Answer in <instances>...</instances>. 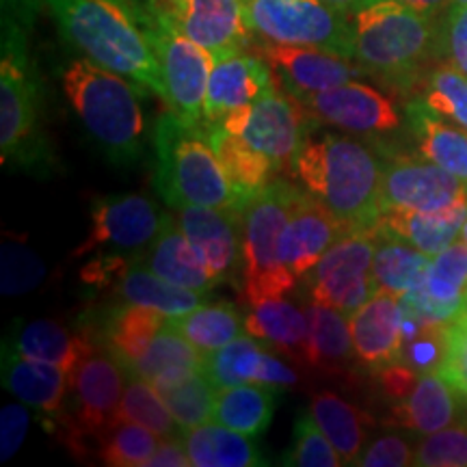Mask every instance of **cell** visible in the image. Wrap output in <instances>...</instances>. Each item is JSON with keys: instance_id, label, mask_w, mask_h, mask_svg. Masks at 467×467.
Wrapping results in <instances>:
<instances>
[{"instance_id": "obj_1", "label": "cell", "mask_w": 467, "mask_h": 467, "mask_svg": "<svg viewBox=\"0 0 467 467\" xmlns=\"http://www.w3.org/2000/svg\"><path fill=\"white\" fill-rule=\"evenodd\" d=\"M383 165L368 143L312 124L292 173L340 221L344 232H377L383 214Z\"/></svg>"}, {"instance_id": "obj_2", "label": "cell", "mask_w": 467, "mask_h": 467, "mask_svg": "<svg viewBox=\"0 0 467 467\" xmlns=\"http://www.w3.org/2000/svg\"><path fill=\"white\" fill-rule=\"evenodd\" d=\"M63 89L89 141L109 162L132 167L145 154L148 119L141 89L130 78L98 66L91 58H72L61 72Z\"/></svg>"}, {"instance_id": "obj_3", "label": "cell", "mask_w": 467, "mask_h": 467, "mask_svg": "<svg viewBox=\"0 0 467 467\" xmlns=\"http://www.w3.org/2000/svg\"><path fill=\"white\" fill-rule=\"evenodd\" d=\"M154 189L161 200L180 206H210L243 214V202L227 178L210 141L208 121H186L173 110L162 113L151 128Z\"/></svg>"}, {"instance_id": "obj_4", "label": "cell", "mask_w": 467, "mask_h": 467, "mask_svg": "<svg viewBox=\"0 0 467 467\" xmlns=\"http://www.w3.org/2000/svg\"><path fill=\"white\" fill-rule=\"evenodd\" d=\"M69 46L165 100L159 58L124 0H48Z\"/></svg>"}, {"instance_id": "obj_5", "label": "cell", "mask_w": 467, "mask_h": 467, "mask_svg": "<svg viewBox=\"0 0 467 467\" xmlns=\"http://www.w3.org/2000/svg\"><path fill=\"white\" fill-rule=\"evenodd\" d=\"M348 20L353 61L383 85L411 87L426 58L437 57L440 26L433 16L394 0H364Z\"/></svg>"}, {"instance_id": "obj_6", "label": "cell", "mask_w": 467, "mask_h": 467, "mask_svg": "<svg viewBox=\"0 0 467 467\" xmlns=\"http://www.w3.org/2000/svg\"><path fill=\"white\" fill-rule=\"evenodd\" d=\"M0 161L39 175L52 167V150L42 126V91L28 58L26 28L7 14L0 61Z\"/></svg>"}, {"instance_id": "obj_7", "label": "cell", "mask_w": 467, "mask_h": 467, "mask_svg": "<svg viewBox=\"0 0 467 467\" xmlns=\"http://www.w3.org/2000/svg\"><path fill=\"white\" fill-rule=\"evenodd\" d=\"M296 191V186L275 178L243 210V306L251 307L295 290L296 277L284 266L279 238Z\"/></svg>"}, {"instance_id": "obj_8", "label": "cell", "mask_w": 467, "mask_h": 467, "mask_svg": "<svg viewBox=\"0 0 467 467\" xmlns=\"http://www.w3.org/2000/svg\"><path fill=\"white\" fill-rule=\"evenodd\" d=\"M126 388V368L110 350L96 347L69 379V396L58 429L76 457H85L115 422Z\"/></svg>"}, {"instance_id": "obj_9", "label": "cell", "mask_w": 467, "mask_h": 467, "mask_svg": "<svg viewBox=\"0 0 467 467\" xmlns=\"http://www.w3.org/2000/svg\"><path fill=\"white\" fill-rule=\"evenodd\" d=\"M91 227L72 251L74 258H102L119 266L141 262L171 214L139 192L107 195L91 202Z\"/></svg>"}, {"instance_id": "obj_10", "label": "cell", "mask_w": 467, "mask_h": 467, "mask_svg": "<svg viewBox=\"0 0 467 467\" xmlns=\"http://www.w3.org/2000/svg\"><path fill=\"white\" fill-rule=\"evenodd\" d=\"M143 33L159 58L167 109L186 121H203L213 57L180 31L162 3L143 22Z\"/></svg>"}, {"instance_id": "obj_11", "label": "cell", "mask_w": 467, "mask_h": 467, "mask_svg": "<svg viewBox=\"0 0 467 467\" xmlns=\"http://www.w3.org/2000/svg\"><path fill=\"white\" fill-rule=\"evenodd\" d=\"M254 35L273 44L314 46L353 58L347 14L320 0H243Z\"/></svg>"}, {"instance_id": "obj_12", "label": "cell", "mask_w": 467, "mask_h": 467, "mask_svg": "<svg viewBox=\"0 0 467 467\" xmlns=\"http://www.w3.org/2000/svg\"><path fill=\"white\" fill-rule=\"evenodd\" d=\"M375 232L344 234L334 247L314 265L303 285L314 303L334 307L350 317L377 292L372 279Z\"/></svg>"}, {"instance_id": "obj_13", "label": "cell", "mask_w": 467, "mask_h": 467, "mask_svg": "<svg viewBox=\"0 0 467 467\" xmlns=\"http://www.w3.org/2000/svg\"><path fill=\"white\" fill-rule=\"evenodd\" d=\"M306 113L290 96H279L273 89L236 113L227 115L221 126L249 148L268 156L279 171L290 169L306 137Z\"/></svg>"}, {"instance_id": "obj_14", "label": "cell", "mask_w": 467, "mask_h": 467, "mask_svg": "<svg viewBox=\"0 0 467 467\" xmlns=\"http://www.w3.org/2000/svg\"><path fill=\"white\" fill-rule=\"evenodd\" d=\"M314 124L348 134H388L400 126V113L375 87L350 80L296 102Z\"/></svg>"}, {"instance_id": "obj_15", "label": "cell", "mask_w": 467, "mask_h": 467, "mask_svg": "<svg viewBox=\"0 0 467 467\" xmlns=\"http://www.w3.org/2000/svg\"><path fill=\"white\" fill-rule=\"evenodd\" d=\"M383 210L407 208L440 213L467 200V184L435 162L396 156L383 165Z\"/></svg>"}, {"instance_id": "obj_16", "label": "cell", "mask_w": 467, "mask_h": 467, "mask_svg": "<svg viewBox=\"0 0 467 467\" xmlns=\"http://www.w3.org/2000/svg\"><path fill=\"white\" fill-rule=\"evenodd\" d=\"M262 55L282 83L284 91L295 102H303L314 93L334 89V87L350 83L358 76H364V69L358 63H350L353 58L331 50L314 48V46L265 42Z\"/></svg>"}, {"instance_id": "obj_17", "label": "cell", "mask_w": 467, "mask_h": 467, "mask_svg": "<svg viewBox=\"0 0 467 467\" xmlns=\"http://www.w3.org/2000/svg\"><path fill=\"white\" fill-rule=\"evenodd\" d=\"M186 37L213 58L249 48L251 35L243 0H162Z\"/></svg>"}, {"instance_id": "obj_18", "label": "cell", "mask_w": 467, "mask_h": 467, "mask_svg": "<svg viewBox=\"0 0 467 467\" xmlns=\"http://www.w3.org/2000/svg\"><path fill=\"white\" fill-rule=\"evenodd\" d=\"M178 223L217 284L236 279L243 268V214L210 206H180Z\"/></svg>"}, {"instance_id": "obj_19", "label": "cell", "mask_w": 467, "mask_h": 467, "mask_svg": "<svg viewBox=\"0 0 467 467\" xmlns=\"http://www.w3.org/2000/svg\"><path fill=\"white\" fill-rule=\"evenodd\" d=\"M467 299V247L454 241L431 260L429 271L416 288L400 296L402 312L429 323H457Z\"/></svg>"}, {"instance_id": "obj_20", "label": "cell", "mask_w": 467, "mask_h": 467, "mask_svg": "<svg viewBox=\"0 0 467 467\" xmlns=\"http://www.w3.org/2000/svg\"><path fill=\"white\" fill-rule=\"evenodd\" d=\"M344 234L347 232L340 221L317 197L296 191L288 221L279 238V255H282L284 266L296 279H301Z\"/></svg>"}, {"instance_id": "obj_21", "label": "cell", "mask_w": 467, "mask_h": 467, "mask_svg": "<svg viewBox=\"0 0 467 467\" xmlns=\"http://www.w3.org/2000/svg\"><path fill=\"white\" fill-rule=\"evenodd\" d=\"M273 76L266 58L247 55L244 50L213 58L203 119L221 124L227 115L258 102L275 89Z\"/></svg>"}, {"instance_id": "obj_22", "label": "cell", "mask_w": 467, "mask_h": 467, "mask_svg": "<svg viewBox=\"0 0 467 467\" xmlns=\"http://www.w3.org/2000/svg\"><path fill=\"white\" fill-rule=\"evenodd\" d=\"M0 379L5 389L37 413L48 429L61 422L69 396V379L58 366L25 358L3 342L0 350Z\"/></svg>"}, {"instance_id": "obj_23", "label": "cell", "mask_w": 467, "mask_h": 467, "mask_svg": "<svg viewBox=\"0 0 467 467\" xmlns=\"http://www.w3.org/2000/svg\"><path fill=\"white\" fill-rule=\"evenodd\" d=\"M355 358L372 370L400 361L402 306L400 296L377 290L348 317Z\"/></svg>"}, {"instance_id": "obj_24", "label": "cell", "mask_w": 467, "mask_h": 467, "mask_svg": "<svg viewBox=\"0 0 467 467\" xmlns=\"http://www.w3.org/2000/svg\"><path fill=\"white\" fill-rule=\"evenodd\" d=\"M167 323L169 317L159 309L113 301L102 314H93V318L83 320L80 327H85L100 347L110 350L124 368H130Z\"/></svg>"}, {"instance_id": "obj_25", "label": "cell", "mask_w": 467, "mask_h": 467, "mask_svg": "<svg viewBox=\"0 0 467 467\" xmlns=\"http://www.w3.org/2000/svg\"><path fill=\"white\" fill-rule=\"evenodd\" d=\"M3 342H7L11 348H16L25 358L58 366L67 379H72L76 368L93 348L100 347L85 327H80V331L74 334L67 327L46 318L31 320V323L16 320Z\"/></svg>"}, {"instance_id": "obj_26", "label": "cell", "mask_w": 467, "mask_h": 467, "mask_svg": "<svg viewBox=\"0 0 467 467\" xmlns=\"http://www.w3.org/2000/svg\"><path fill=\"white\" fill-rule=\"evenodd\" d=\"M244 331L258 337L266 347L279 350L284 358L306 366L307 348V309L285 296H273L249 307L244 317Z\"/></svg>"}, {"instance_id": "obj_27", "label": "cell", "mask_w": 467, "mask_h": 467, "mask_svg": "<svg viewBox=\"0 0 467 467\" xmlns=\"http://www.w3.org/2000/svg\"><path fill=\"white\" fill-rule=\"evenodd\" d=\"M457 389L441 372H422L416 385L394 405V422L413 433L429 435L446 429L459 418Z\"/></svg>"}, {"instance_id": "obj_28", "label": "cell", "mask_w": 467, "mask_h": 467, "mask_svg": "<svg viewBox=\"0 0 467 467\" xmlns=\"http://www.w3.org/2000/svg\"><path fill=\"white\" fill-rule=\"evenodd\" d=\"M467 221V200L440 213H418L407 208H385L377 230L396 234L402 241L435 258L457 241Z\"/></svg>"}, {"instance_id": "obj_29", "label": "cell", "mask_w": 467, "mask_h": 467, "mask_svg": "<svg viewBox=\"0 0 467 467\" xmlns=\"http://www.w3.org/2000/svg\"><path fill=\"white\" fill-rule=\"evenodd\" d=\"M307 309V348L306 368L323 375H342L353 364L355 348L347 314L334 307L309 303Z\"/></svg>"}, {"instance_id": "obj_30", "label": "cell", "mask_w": 467, "mask_h": 467, "mask_svg": "<svg viewBox=\"0 0 467 467\" xmlns=\"http://www.w3.org/2000/svg\"><path fill=\"white\" fill-rule=\"evenodd\" d=\"M115 301L154 307L169 318L184 317L206 303V292H197L184 285L171 284L150 271L143 262H134L117 282L110 285Z\"/></svg>"}, {"instance_id": "obj_31", "label": "cell", "mask_w": 467, "mask_h": 467, "mask_svg": "<svg viewBox=\"0 0 467 467\" xmlns=\"http://www.w3.org/2000/svg\"><path fill=\"white\" fill-rule=\"evenodd\" d=\"M141 262L159 277L171 284L184 285V288L206 292L208 295L214 285H219L210 277L206 266L197 258L195 249H192L189 238L180 227L178 219L173 217H169L159 238L145 251Z\"/></svg>"}, {"instance_id": "obj_32", "label": "cell", "mask_w": 467, "mask_h": 467, "mask_svg": "<svg viewBox=\"0 0 467 467\" xmlns=\"http://www.w3.org/2000/svg\"><path fill=\"white\" fill-rule=\"evenodd\" d=\"M182 440L195 467H258L266 465L255 437L227 429L219 422H203L182 431Z\"/></svg>"}, {"instance_id": "obj_33", "label": "cell", "mask_w": 467, "mask_h": 467, "mask_svg": "<svg viewBox=\"0 0 467 467\" xmlns=\"http://www.w3.org/2000/svg\"><path fill=\"white\" fill-rule=\"evenodd\" d=\"M409 124L418 141L420 156L457 175L467 184V130L448 124L440 113L426 104L411 102L407 107Z\"/></svg>"}, {"instance_id": "obj_34", "label": "cell", "mask_w": 467, "mask_h": 467, "mask_svg": "<svg viewBox=\"0 0 467 467\" xmlns=\"http://www.w3.org/2000/svg\"><path fill=\"white\" fill-rule=\"evenodd\" d=\"M307 411L327 435V440L340 452L344 465H355V461L366 448L370 418L353 402L342 399L340 394L329 392V389H320L314 394Z\"/></svg>"}, {"instance_id": "obj_35", "label": "cell", "mask_w": 467, "mask_h": 467, "mask_svg": "<svg viewBox=\"0 0 467 467\" xmlns=\"http://www.w3.org/2000/svg\"><path fill=\"white\" fill-rule=\"evenodd\" d=\"M208 134L234 191L238 192L243 206L247 208V203L275 180L279 169L273 165L268 156L249 148L247 143L227 132L221 124L208 121Z\"/></svg>"}, {"instance_id": "obj_36", "label": "cell", "mask_w": 467, "mask_h": 467, "mask_svg": "<svg viewBox=\"0 0 467 467\" xmlns=\"http://www.w3.org/2000/svg\"><path fill=\"white\" fill-rule=\"evenodd\" d=\"M126 370L143 377L154 388H165L191 372L203 370V355L167 323Z\"/></svg>"}, {"instance_id": "obj_37", "label": "cell", "mask_w": 467, "mask_h": 467, "mask_svg": "<svg viewBox=\"0 0 467 467\" xmlns=\"http://www.w3.org/2000/svg\"><path fill=\"white\" fill-rule=\"evenodd\" d=\"M279 402V389L260 383L230 385L217 389L214 422L249 437H262L271 424Z\"/></svg>"}, {"instance_id": "obj_38", "label": "cell", "mask_w": 467, "mask_h": 467, "mask_svg": "<svg viewBox=\"0 0 467 467\" xmlns=\"http://www.w3.org/2000/svg\"><path fill=\"white\" fill-rule=\"evenodd\" d=\"M431 255L402 241L396 234L375 232V255H372V279L377 290L402 296L422 282L431 266Z\"/></svg>"}, {"instance_id": "obj_39", "label": "cell", "mask_w": 467, "mask_h": 467, "mask_svg": "<svg viewBox=\"0 0 467 467\" xmlns=\"http://www.w3.org/2000/svg\"><path fill=\"white\" fill-rule=\"evenodd\" d=\"M169 325L178 329L203 358L244 334V318L227 303H203L184 317L169 318Z\"/></svg>"}, {"instance_id": "obj_40", "label": "cell", "mask_w": 467, "mask_h": 467, "mask_svg": "<svg viewBox=\"0 0 467 467\" xmlns=\"http://www.w3.org/2000/svg\"><path fill=\"white\" fill-rule=\"evenodd\" d=\"M265 350L266 344L258 337L249 334L238 336L236 340L227 342L225 347L213 350L203 358V375L217 389L254 383Z\"/></svg>"}, {"instance_id": "obj_41", "label": "cell", "mask_w": 467, "mask_h": 467, "mask_svg": "<svg viewBox=\"0 0 467 467\" xmlns=\"http://www.w3.org/2000/svg\"><path fill=\"white\" fill-rule=\"evenodd\" d=\"M117 420H126V422H137L148 426L161 437H173L182 435L178 422H175L173 413L169 411L165 399H162L159 389L143 377L134 375V372L126 370V388L124 399H121L119 411H117Z\"/></svg>"}, {"instance_id": "obj_42", "label": "cell", "mask_w": 467, "mask_h": 467, "mask_svg": "<svg viewBox=\"0 0 467 467\" xmlns=\"http://www.w3.org/2000/svg\"><path fill=\"white\" fill-rule=\"evenodd\" d=\"M159 446V435L148 426L117 420L98 440L96 454L109 467H145Z\"/></svg>"}, {"instance_id": "obj_43", "label": "cell", "mask_w": 467, "mask_h": 467, "mask_svg": "<svg viewBox=\"0 0 467 467\" xmlns=\"http://www.w3.org/2000/svg\"><path fill=\"white\" fill-rule=\"evenodd\" d=\"M156 389L165 399L169 411L173 413L175 422L182 431H189L203 422H213L217 388L210 383L203 370L191 372L180 381Z\"/></svg>"}, {"instance_id": "obj_44", "label": "cell", "mask_w": 467, "mask_h": 467, "mask_svg": "<svg viewBox=\"0 0 467 467\" xmlns=\"http://www.w3.org/2000/svg\"><path fill=\"white\" fill-rule=\"evenodd\" d=\"M422 102L467 130V76L451 63L429 74L422 87Z\"/></svg>"}, {"instance_id": "obj_45", "label": "cell", "mask_w": 467, "mask_h": 467, "mask_svg": "<svg viewBox=\"0 0 467 467\" xmlns=\"http://www.w3.org/2000/svg\"><path fill=\"white\" fill-rule=\"evenodd\" d=\"M46 277L44 260L35 254L26 243L9 241L3 243L0 254V290L5 296L25 295L37 288Z\"/></svg>"}, {"instance_id": "obj_46", "label": "cell", "mask_w": 467, "mask_h": 467, "mask_svg": "<svg viewBox=\"0 0 467 467\" xmlns=\"http://www.w3.org/2000/svg\"><path fill=\"white\" fill-rule=\"evenodd\" d=\"M282 463L292 467H340L344 461L307 411L295 420L292 446L282 457Z\"/></svg>"}, {"instance_id": "obj_47", "label": "cell", "mask_w": 467, "mask_h": 467, "mask_svg": "<svg viewBox=\"0 0 467 467\" xmlns=\"http://www.w3.org/2000/svg\"><path fill=\"white\" fill-rule=\"evenodd\" d=\"M413 465L467 467V426H446V429L424 435L416 446Z\"/></svg>"}, {"instance_id": "obj_48", "label": "cell", "mask_w": 467, "mask_h": 467, "mask_svg": "<svg viewBox=\"0 0 467 467\" xmlns=\"http://www.w3.org/2000/svg\"><path fill=\"white\" fill-rule=\"evenodd\" d=\"M437 57H443L467 76V5L448 7L437 37Z\"/></svg>"}, {"instance_id": "obj_49", "label": "cell", "mask_w": 467, "mask_h": 467, "mask_svg": "<svg viewBox=\"0 0 467 467\" xmlns=\"http://www.w3.org/2000/svg\"><path fill=\"white\" fill-rule=\"evenodd\" d=\"M416 448H411L407 437L402 435H383L375 441L366 443V448L355 461L359 467H405L413 465Z\"/></svg>"}, {"instance_id": "obj_50", "label": "cell", "mask_w": 467, "mask_h": 467, "mask_svg": "<svg viewBox=\"0 0 467 467\" xmlns=\"http://www.w3.org/2000/svg\"><path fill=\"white\" fill-rule=\"evenodd\" d=\"M33 409L17 402H9L0 409V461L7 463L17 454L26 440L28 426H31Z\"/></svg>"}, {"instance_id": "obj_51", "label": "cell", "mask_w": 467, "mask_h": 467, "mask_svg": "<svg viewBox=\"0 0 467 467\" xmlns=\"http://www.w3.org/2000/svg\"><path fill=\"white\" fill-rule=\"evenodd\" d=\"M441 375L467 400V323L457 320L448 331V353L443 359Z\"/></svg>"}, {"instance_id": "obj_52", "label": "cell", "mask_w": 467, "mask_h": 467, "mask_svg": "<svg viewBox=\"0 0 467 467\" xmlns=\"http://www.w3.org/2000/svg\"><path fill=\"white\" fill-rule=\"evenodd\" d=\"M254 383L266 385V388H273V389H279V392H284V389H292L299 385V372H296L295 368H292L288 361L282 358V353H279V350L266 347Z\"/></svg>"}, {"instance_id": "obj_53", "label": "cell", "mask_w": 467, "mask_h": 467, "mask_svg": "<svg viewBox=\"0 0 467 467\" xmlns=\"http://www.w3.org/2000/svg\"><path fill=\"white\" fill-rule=\"evenodd\" d=\"M191 465L182 435L162 437L145 467H186Z\"/></svg>"}, {"instance_id": "obj_54", "label": "cell", "mask_w": 467, "mask_h": 467, "mask_svg": "<svg viewBox=\"0 0 467 467\" xmlns=\"http://www.w3.org/2000/svg\"><path fill=\"white\" fill-rule=\"evenodd\" d=\"M409 9H416L424 16H437L443 7H451V0H394Z\"/></svg>"}, {"instance_id": "obj_55", "label": "cell", "mask_w": 467, "mask_h": 467, "mask_svg": "<svg viewBox=\"0 0 467 467\" xmlns=\"http://www.w3.org/2000/svg\"><path fill=\"white\" fill-rule=\"evenodd\" d=\"M320 3L329 5V7H334L336 11H342V14L350 16L361 3H364V0H320Z\"/></svg>"}, {"instance_id": "obj_56", "label": "cell", "mask_w": 467, "mask_h": 467, "mask_svg": "<svg viewBox=\"0 0 467 467\" xmlns=\"http://www.w3.org/2000/svg\"><path fill=\"white\" fill-rule=\"evenodd\" d=\"M461 241H463V243H465V247H467V221H465L463 230H461Z\"/></svg>"}, {"instance_id": "obj_57", "label": "cell", "mask_w": 467, "mask_h": 467, "mask_svg": "<svg viewBox=\"0 0 467 467\" xmlns=\"http://www.w3.org/2000/svg\"><path fill=\"white\" fill-rule=\"evenodd\" d=\"M467 5V0H451V7H463Z\"/></svg>"}, {"instance_id": "obj_58", "label": "cell", "mask_w": 467, "mask_h": 467, "mask_svg": "<svg viewBox=\"0 0 467 467\" xmlns=\"http://www.w3.org/2000/svg\"><path fill=\"white\" fill-rule=\"evenodd\" d=\"M459 320H465L467 323V299H465V307H463V314H461V318Z\"/></svg>"}]
</instances>
